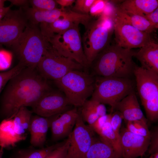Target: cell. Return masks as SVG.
<instances>
[{
    "mask_svg": "<svg viewBox=\"0 0 158 158\" xmlns=\"http://www.w3.org/2000/svg\"><path fill=\"white\" fill-rule=\"evenodd\" d=\"M134 75L142 104L158 99V73L136 65Z\"/></svg>",
    "mask_w": 158,
    "mask_h": 158,
    "instance_id": "5bb4252c",
    "label": "cell"
},
{
    "mask_svg": "<svg viewBox=\"0 0 158 158\" xmlns=\"http://www.w3.org/2000/svg\"><path fill=\"white\" fill-rule=\"evenodd\" d=\"M32 113L27 107H23L13 118L15 129L18 135L27 137L25 133L28 131Z\"/></svg>",
    "mask_w": 158,
    "mask_h": 158,
    "instance_id": "d4e9b609",
    "label": "cell"
},
{
    "mask_svg": "<svg viewBox=\"0 0 158 158\" xmlns=\"http://www.w3.org/2000/svg\"><path fill=\"white\" fill-rule=\"evenodd\" d=\"M51 46L38 25L28 23L22 35L11 46L19 62L26 67L36 69Z\"/></svg>",
    "mask_w": 158,
    "mask_h": 158,
    "instance_id": "3957f363",
    "label": "cell"
},
{
    "mask_svg": "<svg viewBox=\"0 0 158 158\" xmlns=\"http://www.w3.org/2000/svg\"><path fill=\"white\" fill-rule=\"evenodd\" d=\"M117 7L122 11L143 16L158 8V1L126 0Z\"/></svg>",
    "mask_w": 158,
    "mask_h": 158,
    "instance_id": "7402d4cb",
    "label": "cell"
},
{
    "mask_svg": "<svg viewBox=\"0 0 158 158\" xmlns=\"http://www.w3.org/2000/svg\"><path fill=\"white\" fill-rule=\"evenodd\" d=\"M133 56L139 61L141 67L158 73L157 43L152 41L141 47L138 51H134Z\"/></svg>",
    "mask_w": 158,
    "mask_h": 158,
    "instance_id": "ffe728a7",
    "label": "cell"
},
{
    "mask_svg": "<svg viewBox=\"0 0 158 158\" xmlns=\"http://www.w3.org/2000/svg\"><path fill=\"white\" fill-rule=\"evenodd\" d=\"M2 45L0 44V50L2 49Z\"/></svg>",
    "mask_w": 158,
    "mask_h": 158,
    "instance_id": "bcb514c9",
    "label": "cell"
},
{
    "mask_svg": "<svg viewBox=\"0 0 158 158\" xmlns=\"http://www.w3.org/2000/svg\"><path fill=\"white\" fill-rule=\"evenodd\" d=\"M148 119L154 122L158 119V99L146 102L142 104Z\"/></svg>",
    "mask_w": 158,
    "mask_h": 158,
    "instance_id": "f546056e",
    "label": "cell"
},
{
    "mask_svg": "<svg viewBox=\"0 0 158 158\" xmlns=\"http://www.w3.org/2000/svg\"><path fill=\"white\" fill-rule=\"evenodd\" d=\"M74 60L58 53L51 46L42 56L36 69L46 79L58 80L69 72L83 68Z\"/></svg>",
    "mask_w": 158,
    "mask_h": 158,
    "instance_id": "ba28073f",
    "label": "cell"
},
{
    "mask_svg": "<svg viewBox=\"0 0 158 158\" xmlns=\"http://www.w3.org/2000/svg\"><path fill=\"white\" fill-rule=\"evenodd\" d=\"M79 112L76 108L71 109L51 120V136L56 141L69 135L73 130Z\"/></svg>",
    "mask_w": 158,
    "mask_h": 158,
    "instance_id": "2e32d148",
    "label": "cell"
},
{
    "mask_svg": "<svg viewBox=\"0 0 158 158\" xmlns=\"http://www.w3.org/2000/svg\"><path fill=\"white\" fill-rule=\"evenodd\" d=\"M50 123L49 118L37 115L32 116L28 131L30 135V142L32 147L43 148Z\"/></svg>",
    "mask_w": 158,
    "mask_h": 158,
    "instance_id": "ac0fdd59",
    "label": "cell"
},
{
    "mask_svg": "<svg viewBox=\"0 0 158 158\" xmlns=\"http://www.w3.org/2000/svg\"><path fill=\"white\" fill-rule=\"evenodd\" d=\"M69 143V136L65 140L61 142L59 145L48 154L45 158H66Z\"/></svg>",
    "mask_w": 158,
    "mask_h": 158,
    "instance_id": "4dcf8cb0",
    "label": "cell"
},
{
    "mask_svg": "<svg viewBox=\"0 0 158 158\" xmlns=\"http://www.w3.org/2000/svg\"><path fill=\"white\" fill-rule=\"evenodd\" d=\"M95 133L85 123L79 112L74 128L69 135L66 158H85L95 137Z\"/></svg>",
    "mask_w": 158,
    "mask_h": 158,
    "instance_id": "8fae6325",
    "label": "cell"
},
{
    "mask_svg": "<svg viewBox=\"0 0 158 158\" xmlns=\"http://www.w3.org/2000/svg\"><path fill=\"white\" fill-rule=\"evenodd\" d=\"M116 44L125 49L140 48L152 40L150 34L139 30L128 23L115 13L113 19Z\"/></svg>",
    "mask_w": 158,
    "mask_h": 158,
    "instance_id": "9c48e42d",
    "label": "cell"
},
{
    "mask_svg": "<svg viewBox=\"0 0 158 158\" xmlns=\"http://www.w3.org/2000/svg\"><path fill=\"white\" fill-rule=\"evenodd\" d=\"M33 8L40 10H51L56 8L57 3L54 0H30Z\"/></svg>",
    "mask_w": 158,
    "mask_h": 158,
    "instance_id": "1f68e13d",
    "label": "cell"
},
{
    "mask_svg": "<svg viewBox=\"0 0 158 158\" xmlns=\"http://www.w3.org/2000/svg\"><path fill=\"white\" fill-rule=\"evenodd\" d=\"M68 10L65 16L52 23L40 24L41 32L49 41L55 34L62 33L77 25L82 24L86 28L91 20L89 15L81 14Z\"/></svg>",
    "mask_w": 158,
    "mask_h": 158,
    "instance_id": "4fadbf2b",
    "label": "cell"
},
{
    "mask_svg": "<svg viewBox=\"0 0 158 158\" xmlns=\"http://www.w3.org/2000/svg\"><path fill=\"white\" fill-rule=\"evenodd\" d=\"M25 67L23 63L19 62L16 66L11 69L0 72V95L8 81Z\"/></svg>",
    "mask_w": 158,
    "mask_h": 158,
    "instance_id": "f1b7e54d",
    "label": "cell"
},
{
    "mask_svg": "<svg viewBox=\"0 0 158 158\" xmlns=\"http://www.w3.org/2000/svg\"><path fill=\"white\" fill-rule=\"evenodd\" d=\"M26 138L16 133L13 118L4 119L0 122V147L4 149L14 147Z\"/></svg>",
    "mask_w": 158,
    "mask_h": 158,
    "instance_id": "44dd1931",
    "label": "cell"
},
{
    "mask_svg": "<svg viewBox=\"0 0 158 158\" xmlns=\"http://www.w3.org/2000/svg\"><path fill=\"white\" fill-rule=\"evenodd\" d=\"M157 29L158 28V8L151 13L143 16Z\"/></svg>",
    "mask_w": 158,
    "mask_h": 158,
    "instance_id": "ab89813d",
    "label": "cell"
},
{
    "mask_svg": "<svg viewBox=\"0 0 158 158\" xmlns=\"http://www.w3.org/2000/svg\"><path fill=\"white\" fill-rule=\"evenodd\" d=\"M111 114L99 116L96 121L90 126L95 132L98 135L105 124L110 120Z\"/></svg>",
    "mask_w": 158,
    "mask_h": 158,
    "instance_id": "f35d334b",
    "label": "cell"
},
{
    "mask_svg": "<svg viewBox=\"0 0 158 158\" xmlns=\"http://www.w3.org/2000/svg\"><path fill=\"white\" fill-rule=\"evenodd\" d=\"M6 0H0V7L4 6V3Z\"/></svg>",
    "mask_w": 158,
    "mask_h": 158,
    "instance_id": "f6af8a7d",
    "label": "cell"
},
{
    "mask_svg": "<svg viewBox=\"0 0 158 158\" xmlns=\"http://www.w3.org/2000/svg\"><path fill=\"white\" fill-rule=\"evenodd\" d=\"M120 137L121 158L142 157L148 150L150 138L135 134L124 127L121 128Z\"/></svg>",
    "mask_w": 158,
    "mask_h": 158,
    "instance_id": "9a60e30c",
    "label": "cell"
},
{
    "mask_svg": "<svg viewBox=\"0 0 158 158\" xmlns=\"http://www.w3.org/2000/svg\"><path fill=\"white\" fill-rule=\"evenodd\" d=\"M110 120L102 128L98 134L99 138L111 146L119 157L122 158L120 134L116 133L113 130Z\"/></svg>",
    "mask_w": 158,
    "mask_h": 158,
    "instance_id": "484cf974",
    "label": "cell"
},
{
    "mask_svg": "<svg viewBox=\"0 0 158 158\" xmlns=\"http://www.w3.org/2000/svg\"><path fill=\"white\" fill-rule=\"evenodd\" d=\"M82 107L80 112L82 119L87 122L89 126L92 125L99 116L92 109L85 103Z\"/></svg>",
    "mask_w": 158,
    "mask_h": 158,
    "instance_id": "836d02e7",
    "label": "cell"
},
{
    "mask_svg": "<svg viewBox=\"0 0 158 158\" xmlns=\"http://www.w3.org/2000/svg\"><path fill=\"white\" fill-rule=\"evenodd\" d=\"M150 157L148 158H158V152L150 154Z\"/></svg>",
    "mask_w": 158,
    "mask_h": 158,
    "instance_id": "7bdbcfd3",
    "label": "cell"
},
{
    "mask_svg": "<svg viewBox=\"0 0 158 158\" xmlns=\"http://www.w3.org/2000/svg\"><path fill=\"white\" fill-rule=\"evenodd\" d=\"M85 158H120L110 145L95 137Z\"/></svg>",
    "mask_w": 158,
    "mask_h": 158,
    "instance_id": "cb8c5ba5",
    "label": "cell"
},
{
    "mask_svg": "<svg viewBox=\"0 0 158 158\" xmlns=\"http://www.w3.org/2000/svg\"><path fill=\"white\" fill-rule=\"evenodd\" d=\"M93 76L80 70H73L60 79L54 81L68 101L75 107H82L92 95L95 85Z\"/></svg>",
    "mask_w": 158,
    "mask_h": 158,
    "instance_id": "277c9868",
    "label": "cell"
},
{
    "mask_svg": "<svg viewBox=\"0 0 158 158\" xmlns=\"http://www.w3.org/2000/svg\"><path fill=\"white\" fill-rule=\"evenodd\" d=\"M12 4L19 6L20 7L24 8L28 7V5L29 3V0H9Z\"/></svg>",
    "mask_w": 158,
    "mask_h": 158,
    "instance_id": "60d3db41",
    "label": "cell"
},
{
    "mask_svg": "<svg viewBox=\"0 0 158 158\" xmlns=\"http://www.w3.org/2000/svg\"><path fill=\"white\" fill-rule=\"evenodd\" d=\"M61 142L38 149H28L18 150L13 158H45L51 151Z\"/></svg>",
    "mask_w": 158,
    "mask_h": 158,
    "instance_id": "4316f807",
    "label": "cell"
},
{
    "mask_svg": "<svg viewBox=\"0 0 158 158\" xmlns=\"http://www.w3.org/2000/svg\"><path fill=\"white\" fill-rule=\"evenodd\" d=\"M148 152L150 154L158 152V128L156 127L150 132Z\"/></svg>",
    "mask_w": 158,
    "mask_h": 158,
    "instance_id": "8d00e7d4",
    "label": "cell"
},
{
    "mask_svg": "<svg viewBox=\"0 0 158 158\" xmlns=\"http://www.w3.org/2000/svg\"><path fill=\"white\" fill-rule=\"evenodd\" d=\"M108 0H95L91 6L89 13L92 17H99L102 15Z\"/></svg>",
    "mask_w": 158,
    "mask_h": 158,
    "instance_id": "e575fe53",
    "label": "cell"
},
{
    "mask_svg": "<svg viewBox=\"0 0 158 158\" xmlns=\"http://www.w3.org/2000/svg\"><path fill=\"white\" fill-rule=\"evenodd\" d=\"M127 129L130 132L137 135L150 138V132L147 122L141 120H134L127 122Z\"/></svg>",
    "mask_w": 158,
    "mask_h": 158,
    "instance_id": "83f0119b",
    "label": "cell"
},
{
    "mask_svg": "<svg viewBox=\"0 0 158 158\" xmlns=\"http://www.w3.org/2000/svg\"><path fill=\"white\" fill-rule=\"evenodd\" d=\"M86 29L82 38L83 47L90 66L97 55L110 44L114 30L113 20L99 17L91 20Z\"/></svg>",
    "mask_w": 158,
    "mask_h": 158,
    "instance_id": "5b68a950",
    "label": "cell"
},
{
    "mask_svg": "<svg viewBox=\"0 0 158 158\" xmlns=\"http://www.w3.org/2000/svg\"><path fill=\"white\" fill-rule=\"evenodd\" d=\"M134 52L116 44H110L97 55L91 65L99 76L130 79L136 65L133 60Z\"/></svg>",
    "mask_w": 158,
    "mask_h": 158,
    "instance_id": "7a4b0ae2",
    "label": "cell"
},
{
    "mask_svg": "<svg viewBox=\"0 0 158 158\" xmlns=\"http://www.w3.org/2000/svg\"><path fill=\"white\" fill-rule=\"evenodd\" d=\"M134 87L130 79L99 76L95 79L91 99L109 105L112 113L116 104L134 91Z\"/></svg>",
    "mask_w": 158,
    "mask_h": 158,
    "instance_id": "8992f818",
    "label": "cell"
},
{
    "mask_svg": "<svg viewBox=\"0 0 158 158\" xmlns=\"http://www.w3.org/2000/svg\"><path fill=\"white\" fill-rule=\"evenodd\" d=\"M115 13L126 22L143 32L150 34L157 29L142 16L122 11L117 7Z\"/></svg>",
    "mask_w": 158,
    "mask_h": 158,
    "instance_id": "603a6c76",
    "label": "cell"
},
{
    "mask_svg": "<svg viewBox=\"0 0 158 158\" xmlns=\"http://www.w3.org/2000/svg\"><path fill=\"white\" fill-rule=\"evenodd\" d=\"M4 153V149L0 147V158H2Z\"/></svg>",
    "mask_w": 158,
    "mask_h": 158,
    "instance_id": "ee69618b",
    "label": "cell"
},
{
    "mask_svg": "<svg viewBox=\"0 0 158 158\" xmlns=\"http://www.w3.org/2000/svg\"><path fill=\"white\" fill-rule=\"evenodd\" d=\"M28 23L22 7L16 10L10 9L0 21V44L11 47Z\"/></svg>",
    "mask_w": 158,
    "mask_h": 158,
    "instance_id": "30bf717a",
    "label": "cell"
},
{
    "mask_svg": "<svg viewBox=\"0 0 158 158\" xmlns=\"http://www.w3.org/2000/svg\"><path fill=\"white\" fill-rule=\"evenodd\" d=\"M75 0H56L57 3L61 6L62 9L65 8L66 7L71 6L75 2Z\"/></svg>",
    "mask_w": 158,
    "mask_h": 158,
    "instance_id": "b9f144b4",
    "label": "cell"
},
{
    "mask_svg": "<svg viewBox=\"0 0 158 158\" xmlns=\"http://www.w3.org/2000/svg\"><path fill=\"white\" fill-rule=\"evenodd\" d=\"M29 23L35 25L51 23L65 16L68 9L56 8L51 10H40L28 7L22 8Z\"/></svg>",
    "mask_w": 158,
    "mask_h": 158,
    "instance_id": "d6986e66",
    "label": "cell"
},
{
    "mask_svg": "<svg viewBox=\"0 0 158 158\" xmlns=\"http://www.w3.org/2000/svg\"><path fill=\"white\" fill-rule=\"evenodd\" d=\"M52 90L36 69L25 67L11 78L0 95V117L13 118L23 107H32Z\"/></svg>",
    "mask_w": 158,
    "mask_h": 158,
    "instance_id": "6da1fadb",
    "label": "cell"
},
{
    "mask_svg": "<svg viewBox=\"0 0 158 158\" xmlns=\"http://www.w3.org/2000/svg\"><path fill=\"white\" fill-rule=\"evenodd\" d=\"M71 105L62 92L52 89L31 107L32 112L37 115L49 118L71 109Z\"/></svg>",
    "mask_w": 158,
    "mask_h": 158,
    "instance_id": "7c38bea8",
    "label": "cell"
},
{
    "mask_svg": "<svg viewBox=\"0 0 158 158\" xmlns=\"http://www.w3.org/2000/svg\"><path fill=\"white\" fill-rule=\"evenodd\" d=\"M79 25L55 34L49 41L52 47L59 54L71 58L86 68L89 65L84 52Z\"/></svg>",
    "mask_w": 158,
    "mask_h": 158,
    "instance_id": "52a82bcc",
    "label": "cell"
},
{
    "mask_svg": "<svg viewBox=\"0 0 158 158\" xmlns=\"http://www.w3.org/2000/svg\"><path fill=\"white\" fill-rule=\"evenodd\" d=\"M123 116L118 111H116L112 113L109 122L114 131L119 134L122 120Z\"/></svg>",
    "mask_w": 158,
    "mask_h": 158,
    "instance_id": "d590c367",
    "label": "cell"
},
{
    "mask_svg": "<svg viewBox=\"0 0 158 158\" xmlns=\"http://www.w3.org/2000/svg\"><path fill=\"white\" fill-rule=\"evenodd\" d=\"M115 110L121 113L123 119L127 122L136 120L147 121L140 108L134 91L120 101L116 105Z\"/></svg>",
    "mask_w": 158,
    "mask_h": 158,
    "instance_id": "e0dca14e",
    "label": "cell"
},
{
    "mask_svg": "<svg viewBox=\"0 0 158 158\" xmlns=\"http://www.w3.org/2000/svg\"><path fill=\"white\" fill-rule=\"evenodd\" d=\"M85 103L92 109L99 116L107 114L106 108L104 104L91 99L87 100Z\"/></svg>",
    "mask_w": 158,
    "mask_h": 158,
    "instance_id": "74e56055",
    "label": "cell"
},
{
    "mask_svg": "<svg viewBox=\"0 0 158 158\" xmlns=\"http://www.w3.org/2000/svg\"><path fill=\"white\" fill-rule=\"evenodd\" d=\"M95 0H77L71 11L78 14L89 15L90 8Z\"/></svg>",
    "mask_w": 158,
    "mask_h": 158,
    "instance_id": "d6a6232c",
    "label": "cell"
}]
</instances>
